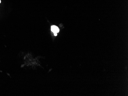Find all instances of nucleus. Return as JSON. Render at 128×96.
I'll use <instances>...</instances> for the list:
<instances>
[{
    "mask_svg": "<svg viewBox=\"0 0 128 96\" xmlns=\"http://www.w3.org/2000/svg\"><path fill=\"white\" fill-rule=\"evenodd\" d=\"M0 3H1V0H0Z\"/></svg>",
    "mask_w": 128,
    "mask_h": 96,
    "instance_id": "2",
    "label": "nucleus"
},
{
    "mask_svg": "<svg viewBox=\"0 0 128 96\" xmlns=\"http://www.w3.org/2000/svg\"><path fill=\"white\" fill-rule=\"evenodd\" d=\"M51 31L54 33V35L56 36L57 35V33H59L60 31V29L57 26L52 25L51 26Z\"/></svg>",
    "mask_w": 128,
    "mask_h": 96,
    "instance_id": "1",
    "label": "nucleus"
}]
</instances>
